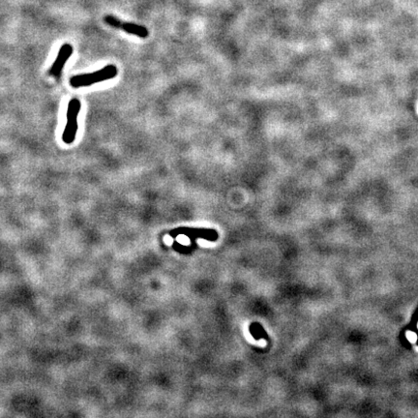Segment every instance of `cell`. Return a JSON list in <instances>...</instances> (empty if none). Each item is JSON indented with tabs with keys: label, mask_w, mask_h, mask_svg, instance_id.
Masks as SVG:
<instances>
[{
	"label": "cell",
	"mask_w": 418,
	"mask_h": 418,
	"mask_svg": "<svg viewBox=\"0 0 418 418\" xmlns=\"http://www.w3.org/2000/svg\"><path fill=\"white\" fill-rule=\"evenodd\" d=\"M117 75H118L117 67L113 64H109L93 73L82 74V75L74 76L70 79V84L73 86L74 88L88 87L95 84L112 80Z\"/></svg>",
	"instance_id": "1"
},
{
	"label": "cell",
	"mask_w": 418,
	"mask_h": 418,
	"mask_svg": "<svg viewBox=\"0 0 418 418\" xmlns=\"http://www.w3.org/2000/svg\"><path fill=\"white\" fill-rule=\"evenodd\" d=\"M82 109V103L79 99L73 98L68 103L67 108V121L66 126L64 128V132L62 134V141L66 145L73 144L74 141L76 140V136L79 130V124H78V116L80 114V111Z\"/></svg>",
	"instance_id": "2"
},
{
	"label": "cell",
	"mask_w": 418,
	"mask_h": 418,
	"mask_svg": "<svg viewBox=\"0 0 418 418\" xmlns=\"http://www.w3.org/2000/svg\"><path fill=\"white\" fill-rule=\"evenodd\" d=\"M104 20L107 24H109V26H111V27L122 29L126 33L140 37V38H143V39L146 38L149 34L147 28L145 26L140 25V24H136V23H133V22L122 21L119 18H115L112 15H107L104 18Z\"/></svg>",
	"instance_id": "3"
},
{
	"label": "cell",
	"mask_w": 418,
	"mask_h": 418,
	"mask_svg": "<svg viewBox=\"0 0 418 418\" xmlns=\"http://www.w3.org/2000/svg\"><path fill=\"white\" fill-rule=\"evenodd\" d=\"M73 46L70 44H64L59 49V52L56 56V59L50 68L49 75L54 77L55 79H59L61 73L63 71V68L68 61V59L73 55Z\"/></svg>",
	"instance_id": "4"
},
{
	"label": "cell",
	"mask_w": 418,
	"mask_h": 418,
	"mask_svg": "<svg viewBox=\"0 0 418 418\" xmlns=\"http://www.w3.org/2000/svg\"><path fill=\"white\" fill-rule=\"evenodd\" d=\"M407 338H408V340L410 341V342H412V343H415L416 341H417V339H418V336H417V334L416 333H414V332H407Z\"/></svg>",
	"instance_id": "5"
}]
</instances>
